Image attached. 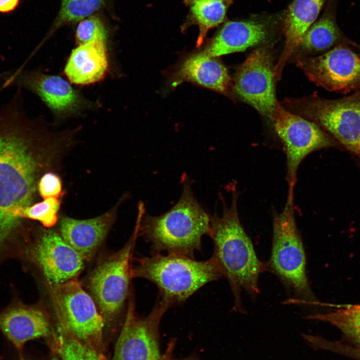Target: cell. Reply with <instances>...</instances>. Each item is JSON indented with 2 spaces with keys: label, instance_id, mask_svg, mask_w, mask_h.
<instances>
[{
  "label": "cell",
  "instance_id": "44dd1931",
  "mask_svg": "<svg viewBox=\"0 0 360 360\" xmlns=\"http://www.w3.org/2000/svg\"><path fill=\"white\" fill-rule=\"evenodd\" d=\"M234 0H184L188 13L182 26L184 30L196 25L199 34L196 46L202 44L210 30L228 20L226 14Z\"/></svg>",
  "mask_w": 360,
  "mask_h": 360
},
{
  "label": "cell",
  "instance_id": "9a60e30c",
  "mask_svg": "<svg viewBox=\"0 0 360 360\" xmlns=\"http://www.w3.org/2000/svg\"><path fill=\"white\" fill-rule=\"evenodd\" d=\"M30 253L50 286L77 279L84 268L82 257L51 229L40 232Z\"/></svg>",
  "mask_w": 360,
  "mask_h": 360
},
{
  "label": "cell",
  "instance_id": "8992f818",
  "mask_svg": "<svg viewBox=\"0 0 360 360\" xmlns=\"http://www.w3.org/2000/svg\"><path fill=\"white\" fill-rule=\"evenodd\" d=\"M50 287L58 329L100 352L104 320L92 296L78 279Z\"/></svg>",
  "mask_w": 360,
  "mask_h": 360
},
{
  "label": "cell",
  "instance_id": "ba28073f",
  "mask_svg": "<svg viewBox=\"0 0 360 360\" xmlns=\"http://www.w3.org/2000/svg\"><path fill=\"white\" fill-rule=\"evenodd\" d=\"M293 104L302 114L360 156V90L340 99L314 96Z\"/></svg>",
  "mask_w": 360,
  "mask_h": 360
},
{
  "label": "cell",
  "instance_id": "cb8c5ba5",
  "mask_svg": "<svg viewBox=\"0 0 360 360\" xmlns=\"http://www.w3.org/2000/svg\"><path fill=\"white\" fill-rule=\"evenodd\" d=\"M104 4V0H62L60 11L47 38L62 26L90 16Z\"/></svg>",
  "mask_w": 360,
  "mask_h": 360
},
{
  "label": "cell",
  "instance_id": "484cf974",
  "mask_svg": "<svg viewBox=\"0 0 360 360\" xmlns=\"http://www.w3.org/2000/svg\"><path fill=\"white\" fill-rule=\"evenodd\" d=\"M60 198H48L37 202L27 208L24 213L25 220L39 222L46 228L54 226L58 220L61 205Z\"/></svg>",
  "mask_w": 360,
  "mask_h": 360
},
{
  "label": "cell",
  "instance_id": "ac0fdd59",
  "mask_svg": "<svg viewBox=\"0 0 360 360\" xmlns=\"http://www.w3.org/2000/svg\"><path fill=\"white\" fill-rule=\"evenodd\" d=\"M109 69L106 43L101 40L79 44L70 52L64 74L72 84L86 86L102 80Z\"/></svg>",
  "mask_w": 360,
  "mask_h": 360
},
{
  "label": "cell",
  "instance_id": "d6986e66",
  "mask_svg": "<svg viewBox=\"0 0 360 360\" xmlns=\"http://www.w3.org/2000/svg\"><path fill=\"white\" fill-rule=\"evenodd\" d=\"M328 0H292L285 8L283 34L284 50L274 67L276 77L280 78L286 62L298 48L308 28L317 20Z\"/></svg>",
  "mask_w": 360,
  "mask_h": 360
},
{
  "label": "cell",
  "instance_id": "8fae6325",
  "mask_svg": "<svg viewBox=\"0 0 360 360\" xmlns=\"http://www.w3.org/2000/svg\"><path fill=\"white\" fill-rule=\"evenodd\" d=\"M71 84L58 76L31 70L16 72L4 84H16L35 93L56 118L62 120L83 116L84 112L98 106V104L85 98Z\"/></svg>",
  "mask_w": 360,
  "mask_h": 360
},
{
  "label": "cell",
  "instance_id": "7a4b0ae2",
  "mask_svg": "<svg viewBox=\"0 0 360 360\" xmlns=\"http://www.w3.org/2000/svg\"><path fill=\"white\" fill-rule=\"evenodd\" d=\"M240 192L232 191L230 206L220 194L222 212L210 215L209 236L214 244L212 259L222 276L226 278L233 293V309L244 312L240 293L244 290L252 297L260 292L258 280L267 270L268 264L260 260L252 242L244 228L239 218L238 200Z\"/></svg>",
  "mask_w": 360,
  "mask_h": 360
},
{
  "label": "cell",
  "instance_id": "52a82bcc",
  "mask_svg": "<svg viewBox=\"0 0 360 360\" xmlns=\"http://www.w3.org/2000/svg\"><path fill=\"white\" fill-rule=\"evenodd\" d=\"M136 218L132 234L118 252L101 260L88 276L90 295L105 321H111L120 312L128 298L130 279L132 252L138 235Z\"/></svg>",
  "mask_w": 360,
  "mask_h": 360
},
{
  "label": "cell",
  "instance_id": "e0dca14e",
  "mask_svg": "<svg viewBox=\"0 0 360 360\" xmlns=\"http://www.w3.org/2000/svg\"><path fill=\"white\" fill-rule=\"evenodd\" d=\"M0 330L19 353L27 342L48 336L51 332L44 310L38 306L26 304L20 300L0 312Z\"/></svg>",
  "mask_w": 360,
  "mask_h": 360
},
{
  "label": "cell",
  "instance_id": "6da1fadb",
  "mask_svg": "<svg viewBox=\"0 0 360 360\" xmlns=\"http://www.w3.org/2000/svg\"><path fill=\"white\" fill-rule=\"evenodd\" d=\"M80 130L54 131L12 106L0 113V245L26 220L40 178L60 169Z\"/></svg>",
  "mask_w": 360,
  "mask_h": 360
},
{
  "label": "cell",
  "instance_id": "1f68e13d",
  "mask_svg": "<svg viewBox=\"0 0 360 360\" xmlns=\"http://www.w3.org/2000/svg\"><path fill=\"white\" fill-rule=\"evenodd\" d=\"M355 46H356L357 47V48H358L360 50V45L356 44Z\"/></svg>",
  "mask_w": 360,
  "mask_h": 360
},
{
  "label": "cell",
  "instance_id": "5bb4252c",
  "mask_svg": "<svg viewBox=\"0 0 360 360\" xmlns=\"http://www.w3.org/2000/svg\"><path fill=\"white\" fill-rule=\"evenodd\" d=\"M168 308L158 301L150 314L138 316L132 300L116 343L113 360H162L158 330L160 319Z\"/></svg>",
  "mask_w": 360,
  "mask_h": 360
},
{
  "label": "cell",
  "instance_id": "ffe728a7",
  "mask_svg": "<svg viewBox=\"0 0 360 360\" xmlns=\"http://www.w3.org/2000/svg\"><path fill=\"white\" fill-rule=\"evenodd\" d=\"M184 82L224 93L230 87V78L226 68L216 58L200 52L179 65L172 76L170 84L174 88Z\"/></svg>",
  "mask_w": 360,
  "mask_h": 360
},
{
  "label": "cell",
  "instance_id": "d6a6232c",
  "mask_svg": "<svg viewBox=\"0 0 360 360\" xmlns=\"http://www.w3.org/2000/svg\"><path fill=\"white\" fill-rule=\"evenodd\" d=\"M52 360H59L57 358H53Z\"/></svg>",
  "mask_w": 360,
  "mask_h": 360
},
{
  "label": "cell",
  "instance_id": "9c48e42d",
  "mask_svg": "<svg viewBox=\"0 0 360 360\" xmlns=\"http://www.w3.org/2000/svg\"><path fill=\"white\" fill-rule=\"evenodd\" d=\"M284 14L285 8L228 20L200 52L208 56L216 58L265 44L279 32L283 33Z\"/></svg>",
  "mask_w": 360,
  "mask_h": 360
},
{
  "label": "cell",
  "instance_id": "3957f363",
  "mask_svg": "<svg viewBox=\"0 0 360 360\" xmlns=\"http://www.w3.org/2000/svg\"><path fill=\"white\" fill-rule=\"evenodd\" d=\"M182 180L180 198L166 212L150 215L144 202L138 203V234L152 244V254L164 251L193 258L194 252L202 248V236L209 235L210 215L195 197L192 180L185 174Z\"/></svg>",
  "mask_w": 360,
  "mask_h": 360
},
{
  "label": "cell",
  "instance_id": "4316f807",
  "mask_svg": "<svg viewBox=\"0 0 360 360\" xmlns=\"http://www.w3.org/2000/svg\"><path fill=\"white\" fill-rule=\"evenodd\" d=\"M107 31L97 16H91L82 20L78 26L76 40L78 45L92 41L106 42Z\"/></svg>",
  "mask_w": 360,
  "mask_h": 360
},
{
  "label": "cell",
  "instance_id": "5b68a950",
  "mask_svg": "<svg viewBox=\"0 0 360 360\" xmlns=\"http://www.w3.org/2000/svg\"><path fill=\"white\" fill-rule=\"evenodd\" d=\"M272 254L268 268L294 292L298 303L316 304L306 272L304 248L296 224L294 196L288 195L280 212L272 220Z\"/></svg>",
  "mask_w": 360,
  "mask_h": 360
},
{
  "label": "cell",
  "instance_id": "4fadbf2b",
  "mask_svg": "<svg viewBox=\"0 0 360 360\" xmlns=\"http://www.w3.org/2000/svg\"><path fill=\"white\" fill-rule=\"evenodd\" d=\"M297 64L311 81L328 90H360V56L346 44L318 56L300 58Z\"/></svg>",
  "mask_w": 360,
  "mask_h": 360
},
{
  "label": "cell",
  "instance_id": "4dcf8cb0",
  "mask_svg": "<svg viewBox=\"0 0 360 360\" xmlns=\"http://www.w3.org/2000/svg\"><path fill=\"white\" fill-rule=\"evenodd\" d=\"M174 343L172 342L168 344L165 354L162 358V360H174L172 358V352L174 348Z\"/></svg>",
  "mask_w": 360,
  "mask_h": 360
},
{
  "label": "cell",
  "instance_id": "603a6c76",
  "mask_svg": "<svg viewBox=\"0 0 360 360\" xmlns=\"http://www.w3.org/2000/svg\"><path fill=\"white\" fill-rule=\"evenodd\" d=\"M306 318L332 324L340 330L354 346L360 347V304L348 305L326 313L309 315Z\"/></svg>",
  "mask_w": 360,
  "mask_h": 360
},
{
  "label": "cell",
  "instance_id": "2e32d148",
  "mask_svg": "<svg viewBox=\"0 0 360 360\" xmlns=\"http://www.w3.org/2000/svg\"><path fill=\"white\" fill-rule=\"evenodd\" d=\"M129 196L124 194L110 210L102 214L86 220L63 217L60 233L85 262L90 260L104 241L116 218L118 208Z\"/></svg>",
  "mask_w": 360,
  "mask_h": 360
},
{
  "label": "cell",
  "instance_id": "f1b7e54d",
  "mask_svg": "<svg viewBox=\"0 0 360 360\" xmlns=\"http://www.w3.org/2000/svg\"><path fill=\"white\" fill-rule=\"evenodd\" d=\"M19 0H0V12H7L14 10Z\"/></svg>",
  "mask_w": 360,
  "mask_h": 360
},
{
  "label": "cell",
  "instance_id": "f546056e",
  "mask_svg": "<svg viewBox=\"0 0 360 360\" xmlns=\"http://www.w3.org/2000/svg\"><path fill=\"white\" fill-rule=\"evenodd\" d=\"M347 354L349 358L360 360V347L350 346L348 350Z\"/></svg>",
  "mask_w": 360,
  "mask_h": 360
},
{
  "label": "cell",
  "instance_id": "83f0119b",
  "mask_svg": "<svg viewBox=\"0 0 360 360\" xmlns=\"http://www.w3.org/2000/svg\"><path fill=\"white\" fill-rule=\"evenodd\" d=\"M38 194L43 199L48 198H60L64 196L62 191V182L60 176L53 172L45 173L42 176L38 185Z\"/></svg>",
  "mask_w": 360,
  "mask_h": 360
},
{
  "label": "cell",
  "instance_id": "30bf717a",
  "mask_svg": "<svg viewBox=\"0 0 360 360\" xmlns=\"http://www.w3.org/2000/svg\"><path fill=\"white\" fill-rule=\"evenodd\" d=\"M286 155L288 194H294L298 167L315 150L334 144L329 135L314 122L294 114L280 104L272 120Z\"/></svg>",
  "mask_w": 360,
  "mask_h": 360
},
{
  "label": "cell",
  "instance_id": "277c9868",
  "mask_svg": "<svg viewBox=\"0 0 360 360\" xmlns=\"http://www.w3.org/2000/svg\"><path fill=\"white\" fill-rule=\"evenodd\" d=\"M130 273L132 278H144L154 284L159 290L158 300L168 308L183 303L202 286L222 276L212 258L198 261L160 253L134 258Z\"/></svg>",
  "mask_w": 360,
  "mask_h": 360
},
{
  "label": "cell",
  "instance_id": "7402d4cb",
  "mask_svg": "<svg viewBox=\"0 0 360 360\" xmlns=\"http://www.w3.org/2000/svg\"><path fill=\"white\" fill-rule=\"evenodd\" d=\"M344 40L332 10L326 8L306 31L298 48L308 52H322L344 44Z\"/></svg>",
  "mask_w": 360,
  "mask_h": 360
},
{
  "label": "cell",
  "instance_id": "7c38bea8",
  "mask_svg": "<svg viewBox=\"0 0 360 360\" xmlns=\"http://www.w3.org/2000/svg\"><path fill=\"white\" fill-rule=\"evenodd\" d=\"M274 67L268 50H254L238 68L234 90L245 102L273 120L279 103L274 86Z\"/></svg>",
  "mask_w": 360,
  "mask_h": 360
},
{
  "label": "cell",
  "instance_id": "d4e9b609",
  "mask_svg": "<svg viewBox=\"0 0 360 360\" xmlns=\"http://www.w3.org/2000/svg\"><path fill=\"white\" fill-rule=\"evenodd\" d=\"M54 347L62 360H104L96 350L58 329Z\"/></svg>",
  "mask_w": 360,
  "mask_h": 360
}]
</instances>
